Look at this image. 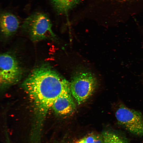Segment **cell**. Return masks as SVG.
Instances as JSON below:
<instances>
[{
    "mask_svg": "<svg viewBox=\"0 0 143 143\" xmlns=\"http://www.w3.org/2000/svg\"><path fill=\"white\" fill-rule=\"evenodd\" d=\"M23 69L16 58L4 53L0 56V82L2 89L18 82L22 75Z\"/></svg>",
    "mask_w": 143,
    "mask_h": 143,
    "instance_id": "obj_6",
    "label": "cell"
},
{
    "mask_svg": "<svg viewBox=\"0 0 143 143\" xmlns=\"http://www.w3.org/2000/svg\"><path fill=\"white\" fill-rule=\"evenodd\" d=\"M5 136L6 143H11L10 140L9 136L8 133H5Z\"/></svg>",
    "mask_w": 143,
    "mask_h": 143,
    "instance_id": "obj_11",
    "label": "cell"
},
{
    "mask_svg": "<svg viewBox=\"0 0 143 143\" xmlns=\"http://www.w3.org/2000/svg\"><path fill=\"white\" fill-rule=\"evenodd\" d=\"M70 83L72 94L80 105L93 94L96 87L97 81L92 73L82 70L75 73Z\"/></svg>",
    "mask_w": 143,
    "mask_h": 143,
    "instance_id": "obj_5",
    "label": "cell"
},
{
    "mask_svg": "<svg viewBox=\"0 0 143 143\" xmlns=\"http://www.w3.org/2000/svg\"><path fill=\"white\" fill-rule=\"evenodd\" d=\"M51 143H68L64 141H55Z\"/></svg>",
    "mask_w": 143,
    "mask_h": 143,
    "instance_id": "obj_13",
    "label": "cell"
},
{
    "mask_svg": "<svg viewBox=\"0 0 143 143\" xmlns=\"http://www.w3.org/2000/svg\"><path fill=\"white\" fill-rule=\"evenodd\" d=\"M76 143H86V142L84 137H83L78 141Z\"/></svg>",
    "mask_w": 143,
    "mask_h": 143,
    "instance_id": "obj_12",
    "label": "cell"
},
{
    "mask_svg": "<svg viewBox=\"0 0 143 143\" xmlns=\"http://www.w3.org/2000/svg\"><path fill=\"white\" fill-rule=\"evenodd\" d=\"M72 95L70 87L55 100L52 108L56 114L66 115L74 111L75 105Z\"/></svg>",
    "mask_w": 143,
    "mask_h": 143,
    "instance_id": "obj_7",
    "label": "cell"
},
{
    "mask_svg": "<svg viewBox=\"0 0 143 143\" xmlns=\"http://www.w3.org/2000/svg\"><path fill=\"white\" fill-rule=\"evenodd\" d=\"M0 22L1 33L6 37L14 34L19 27V22L17 18L8 12H4L1 14Z\"/></svg>",
    "mask_w": 143,
    "mask_h": 143,
    "instance_id": "obj_8",
    "label": "cell"
},
{
    "mask_svg": "<svg viewBox=\"0 0 143 143\" xmlns=\"http://www.w3.org/2000/svg\"><path fill=\"white\" fill-rule=\"evenodd\" d=\"M82 0H51L53 6L59 14L68 17L69 12Z\"/></svg>",
    "mask_w": 143,
    "mask_h": 143,
    "instance_id": "obj_9",
    "label": "cell"
},
{
    "mask_svg": "<svg viewBox=\"0 0 143 143\" xmlns=\"http://www.w3.org/2000/svg\"><path fill=\"white\" fill-rule=\"evenodd\" d=\"M113 108L118 124L133 134L143 136V115L140 111L128 107L120 100L115 103Z\"/></svg>",
    "mask_w": 143,
    "mask_h": 143,
    "instance_id": "obj_4",
    "label": "cell"
},
{
    "mask_svg": "<svg viewBox=\"0 0 143 143\" xmlns=\"http://www.w3.org/2000/svg\"><path fill=\"white\" fill-rule=\"evenodd\" d=\"M102 135L103 143H129L127 138L117 131H106Z\"/></svg>",
    "mask_w": 143,
    "mask_h": 143,
    "instance_id": "obj_10",
    "label": "cell"
},
{
    "mask_svg": "<svg viewBox=\"0 0 143 143\" xmlns=\"http://www.w3.org/2000/svg\"><path fill=\"white\" fill-rule=\"evenodd\" d=\"M85 8L90 17L118 24L142 11L143 0H89Z\"/></svg>",
    "mask_w": 143,
    "mask_h": 143,
    "instance_id": "obj_2",
    "label": "cell"
},
{
    "mask_svg": "<svg viewBox=\"0 0 143 143\" xmlns=\"http://www.w3.org/2000/svg\"><path fill=\"white\" fill-rule=\"evenodd\" d=\"M52 26L51 21L46 14L37 12L25 20L22 28L32 41L35 42L55 38Z\"/></svg>",
    "mask_w": 143,
    "mask_h": 143,
    "instance_id": "obj_3",
    "label": "cell"
},
{
    "mask_svg": "<svg viewBox=\"0 0 143 143\" xmlns=\"http://www.w3.org/2000/svg\"><path fill=\"white\" fill-rule=\"evenodd\" d=\"M23 87L33 104L34 119L29 136L32 142H41L44 121L55 100L70 83L49 64L35 68L24 82Z\"/></svg>",
    "mask_w": 143,
    "mask_h": 143,
    "instance_id": "obj_1",
    "label": "cell"
}]
</instances>
